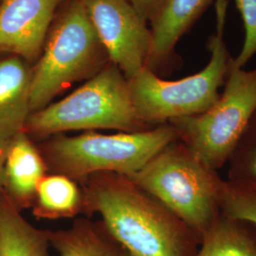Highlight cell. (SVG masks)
Masks as SVG:
<instances>
[{
  "label": "cell",
  "instance_id": "16",
  "mask_svg": "<svg viewBox=\"0 0 256 256\" xmlns=\"http://www.w3.org/2000/svg\"><path fill=\"white\" fill-rule=\"evenodd\" d=\"M194 256H256V226L222 212L203 236Z\"/></svg>",
  "mask_w": 256,
  "mask_h": 256
},
{
  "label": "cell",
  "instance_id": "14",
  "mask_svg": "<svg viewBox=\"0 0 256 256\" xmlns=\"http://www.w3.org/2000/svg\"><path fill=\"white\" fill-rule=\"evenodd\" d=\"M50 247L60 256H122L124 250L102 222L78 218L66 229L50 230Z\"/></svg>",
  "mask_w": 256,
  "mask_h": 256
},
{
  "label": "cell",
  "instance_id": "18",
  "mask_svg": "<svg viewBox=\"0 0 256 256\" xmlns=\"http://www.w3.org/2000/svg\"><path fill=\"white\" fill-rule=\"evenodd\" d=\"M222 212L256 226V190L226 180L222 192Z\"/></svg>",
  "mask_w": 256,
  "mask_h": 256
},
{
  "label": "cell",
  "instance_id": "4",
  "mask_svg": "<svg viewBox=\"0 0 256 256\" xmlns=\"http://www.w3.org/2000/svg\"><path fill=\"white\" fill-rule=\"evenodd\" d=\"M178 140L174 126L164 124L137 132L86 131L77 136L56 135L37 146L48 173L63 174L81 184L98 173L131 176Z\"/></svg>",
  "mask_w": 256,
  "mask_h": 256
},
{
  "label": "cell",
  "instance_id": "8",
  "mask_svg": "<svg viewBox=\"0 0 256 256\" xmlns=\"http://www.w3.org/2000/svg\"><path fill=\"white\" fill-rule=\"evenodd\" d=\"M115 64L130 79L146 66L152 36L148 22L129 0H79Z\"/></svg>",
  "mask_w": 256,
  "mask_h": 256
},
{
  "label": "cell",
  "instance_id": "3",
  "mask_svg": "<svg viewBox=\"0 0 256 256\" xmlns=\"http://www.w3.org/2000/svg\"><path fill=\"white\" fill-rule=\"evenodd\" d=\"M228 5V0L216 2V28L207 44L210 60L200 72L169 81L144 68L128 79L138 115L149 128L202 114L218 100L234 60L224 40Z\"/></svg>",
  "mask_w": 256,
  "mask_h": 256
},
{
  "label": "cell",
  "instance_id": "11",
  "mask_svg": "<svg viewBox=\"0 0 256 256\" xmlns=\"http://www.w3.org/2000/svg\"><path fill=\"white\" fill-rule=\"evenodd\" d=\"M214 0H164L149 22L152 36L146 68L158 74L174 55L178 40L192 28Z\"/></svg>",
  "mask_w": 256,
  "mask_h": 256
},
{
  "label": "cell",
  "instance_id": "22",
  "mask_svg": "<svg viewBox=\"0 0 256 256\" xmlns=\"http://www.w3.org/2000/svg\"><path fill=\"white\" fill-rule=\"evenodd\" d=\"M122 256H129V254H126V252H124V254H122Z\"/></svg>",
  "mask_w": 256,
  "mask_h": 256
},
{
  "label": "cell",
  "instance_id": "6",
  "mask_svg": "<svg viewBox=\"0 0 256 256\" xmlns=\"http://www.w3.org/2000/svg\"><path fill=\"white\" fill-rule=\"evenodd\" d=\"M110 62L79 0H68L54 19L32 68L30 113L52 104L74 82L90 79Z\"/></svg>",
  "mask_w": 256,
  "mask_h": 256
},
{
  "label": "cell",
  "instance_id": "19",
  "mask_svg": "<svg viewBox=\"0 0 256 256\" xmlns=\"http://www.w3.org/2000/svg\"><path fill=\"white\" fill-rule=\"evenodd\" d=\"M245 28L244 44L232 66L244 68L248 62L256 55V0H234Z\"/></svg>",
  "mask_w": 256,
  "mask_h": 256
},
{
  "label": "cell",
  "instance_id": "21",
  "mask_svg": "<svg viewBox=\"0 0 256 256\" xmlns=\"http://www.w3.org/2000/svg\"><path fill=\"white\" fill-rule=\"evenodd\" d=\"M10 140V138H9L0 137V192L2 190L4 164H5L6 154H7V149L9 146Z\"/></svg>",
  "mask_w": 256,
  "mask_h": 256
},
{
  "label": "cell",
  "instance_id": "1",
  "mask_svg": "<svg viewBox=\"0 0 256 256\" xmlns=\"http://www.w3.org/2000/svg\"><path fill=\"white\" fill-rule=\"evenodd\" d=\"M84 214L102 224L131 256H194L200 240L162 202L129 176L98 173L81 184Z\"/></svg>",
  "mask_w": 256,
  "mask_h": 256
},
{
  "label": "cell",
  "instance_id": "7",
  "mask_svg": "<svg viewBox=\"0 0 256 256\" xmlns=\"http://www.w3.org/2000/svg\"><path fill=\"white\" fill-rule=\"evenodd\" d=\"M256 112V68L232 64L218 100L204 113L173 120L178 138L212 168L220 170Z\"/></svg>",
  "mask_w": 256,
  "mask_h": 256
},
{
  "label": "cell",
  "instance_id": "23",
  "mask_svg": "<svg viewBox=\"0 0 256 256\" xmlns=\"http://www.w3.org/2000/svg\"><path fill=\"white\" fill-rule=\"evenodd\" d=\"M0 1H1V0H0Z\"/></svg>",
  "mask_w": 256,
  "mask_h": 256
},
{
  "label": "cell",
  "instance_id": "13",
  "mask_svg": "<svg viewBox=\"0 0 256 256\" xmlns=\"http://www.w3.org/2000/svg\"><path fill=\"white\" fill-rule=\"evenodd\" d=\"M48 230L28 222L0 192V256H50Z\"/></svg>",
  "mask_w": 256,
  "mask_h": 256
},
{
  "label": "cell",
  "instance_id": "5",
  "mask_svg": "<svg viewBox=\"0 0 256 256\" xmlns=\"http://www.w3.org/2000/svg\"><path fill=\"white\" fill-rule=\"evenodd\" d=\"M149 128L138 115L128 79L108 62L64 99L32 112L23 131L36 142L68 131L137 132Z\"/></svg>",
  "mask_w": 256,
  "mask_h": 256
},
{
  "label": "cell",
  "instance_id": "2",
  "mask_svg": "<svg viewBox=\"0 0 256 256\" xmlns=\"http://www.w3.org/2000/svg\"><path fill=\"white\" fill-rule=\"evenodd\" d=\"M129 178L183 221L200 242L222 214L226 180L178 140Z\"/></svg>",
  "mask_w": 256,
  "mask_h": 256
},
{
  "label": "cell",
  "instance_id": "20",
  "mask_svg": "<svg viewBox=\"0 0 256 256\" xmlns=\"http://www.w3.org/2000/svg\"><path fill=\"white\" fill-rule=\"evenodd\" d=\"M164 0H129L140 16L148 23L155 16Z\"/></svg>",
  "mask_w": 256,
  "mask_h": 256
},
{
  "label": "cell",
  "instance_id": "15",
  "mask_svg": "<svg viewBox=\"0 0 256 256\" xmlns=\"http://www.w3.org/2000/svg\"><path fill=\"white\" fill-rule=\"evenodd\" d=\"M32 210L39 220L74 218L84 212L82 186L68 176L48 173L37 185Z\"/></svg>",
  "mask_w": 256,
  "mask_h": 256
},
{
  "label": "cell",
  "instance_id": "10",
  "mask_svg": "<svg viewBox=\"0 0 256 256\" xmlns=\"http://www.w3.org/2000/svg\"><path fill=\"white\" fill-rule=\"evenodd\" d=\"M48 173L46 162L32 138L22 130L10 138L1 191L18 209H32L37 185Z\"/></svg>",
  "mask_w": 256,
  "mask_h": 256
},
{
  "label": "cell",
  "instance_id": "17",
  "mask_svg": "<svg viewBox=\"0 0 256 256\" xmlns=\"http://www.w3.org/2000/svg\"><path fill=\"white\" fill-rule=\"evenodd\" d=\"M228 182L256 190V112L230 156Z\"/></svg>",
  "mask_w": 256,
  "mask_h": 256
},
{
  "label": "cell",
  "instance_id": "12",
  "mask_svg": "<svg viewBox=\"0 0 256 256\" xmlns=\"http://www.w3.org/2000/svg\"><path fill=\"white\" fill-rule=\"evenodd\" d=\"M34 64L18 55L0 54V137L23 130L30 114Z\"/></svg>",
  "mask_w": 256,
  "mask_h": 256
},
{
  "label": "cell",
  "instance_id": "9",
  "mask_svg": "<svg viewBox=\"0 0 256 256\" xmlns=\"http://www.w3.org/2000/svg\"><path fill=\"white\" fill-rule=\"evenodd\" d=\"M63 1L1 0L0 54L18 55L36 64Z\"/></svg>",
  "mask_w": 256,
  "mask_h": 256
}]
</instances>
